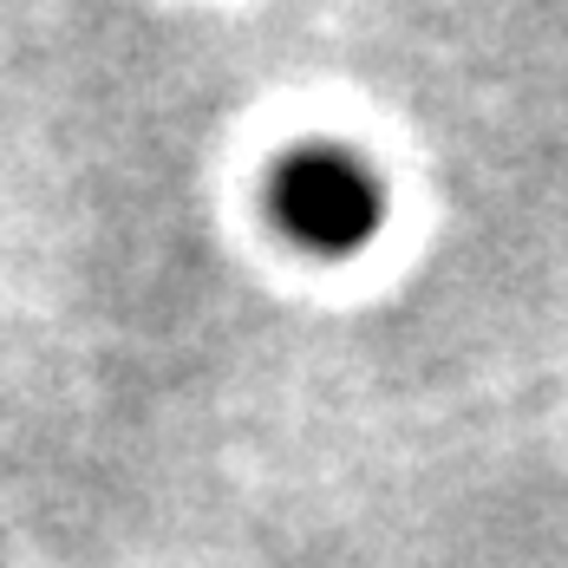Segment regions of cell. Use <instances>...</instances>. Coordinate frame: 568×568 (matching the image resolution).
I'll return each mask as SVG.
<instances>
[{
    "mask_svg": "<svg viewBox=\"0 0 568 568\" xmlns=\"http://www.w3.org/2000/svg\"><path fill=\"white\" fill-rule=\"evenodd\" d=\"M275 210H282L287 235L314 242V248H353L373 229V183L359 176V164L307 151L287 158L275 176Z\"/></svg>",
    "mask_w": 568,
    "mask_h": 568,
    "instance_id": "cell-1",
    "label": "cell"
}]
</instances>
